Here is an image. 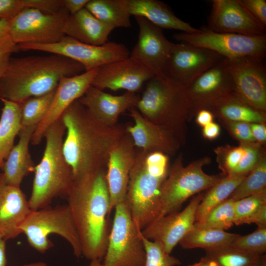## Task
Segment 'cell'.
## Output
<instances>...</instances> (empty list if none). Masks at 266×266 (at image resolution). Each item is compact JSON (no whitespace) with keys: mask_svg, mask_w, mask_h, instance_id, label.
Instances as JSON below:
<instances>
[{"mask_svg":"<svg viewBox=\"0 0 266 266\" xmlns=\"http://www.w3.org/2000/svg\"><path fill=\"white\" fill-rule=\"evenodd\" d=\"M60 118L66 131L63 152L74 179L106 168L111 150L127 132L126 125L108 127L100 123L78 100Z\"/></svg>","mask_w":266,"mask_h":266,"instance_id":"obj_1","label":"cell"},{"mask_svg":"<svg viewBox=\"0 0 266 266\" xmlns=\"http://www.w3.org/2000/svg\"><path fill=\"white\" fill-rule=\"evenodd\" d=\"M66 197L80 238L82 255L90 261H101L112 226L108 219L111 210L106 168L74 179Z\"/></svg>","mask_w":266,"mask_h":266,"instance_id":"obj_2","label":"cell"},{"mask_svg":"<svg viewBox=\"0 0 266 266\" xmlns=\"http://www.w3.org/2000/svg\"><path fill=\"white\" fill-rule=\"evenodd\" d=\"M85 71L80 64L55 54L10 59L0 79V100L17 103L56 90L63 76H72Z\"/></svg>","mask_w":266,"mask_h":266,"instance_id":"obj_3","label":"cell"},{"mask_svg":"<svg viewBox=\"0 0 266 266\" xmlns=\"http://www.w3.org/2000/svg\"><path fill=\"white\" fill-rule=\"evenodd\" d=\"M168 170L167 155L136 150L125 201L141 231L159 217L161 191Z\"/></svg>","mask_w":266,"mask_h":266,"instance_id":"obj_4","label":"cell"},{"mask_svg":"<svg viewBox=\"0 0 266 266\" xmlns=\"http://www.w3.org/2000/svg\"><path fill=\"white\" fill-rule=\"evenodd\" d=\"M148 120L166 130L186 144L191 105L187 86L166 75H155L146 84L135 107Z\"/></svg>","mask_w":266,"mask_h":266,"instance_id":"obj_5","label":"cell"},{"mask_svg":"<svg viewBox=\"0 0 266 266\" xmlns=\"http://www.w3.org/2000/svg\"><path fill=\"white\" fill-rule=\"evenodd\" d=\"M65 127L59 118L46 130V145L42 159L35 166L30 208L36 210L50 205L59 197H66L74 180L72 169L63 152Z\"/></svg>","mask_w":266,"mask_h":266,"instance_id":"obj_6","label":"cell"},{"mask_svg":"<svg viewBox=\"0 0 266 266\" xmlns=\"http://www.w3.org/2000/svg\"><path fill=\"white\" fill-rule=\"evenodd\" d=\"M210 162L209 157H204L184 166L182 154L178 156L169 168L162 187L157 219L178 211L188 198L209 189L225 176L222 174L209 175L204 172L203 167Z\"/></svg>","mask_w":266,"mask_h":266,"instance_id":"obj_7","label":"cell"},{"mask_svg":"<svg viewBox=\"0 0 266 266\" xmlns=\"http://www.w3.org/2000/svg\"><path fill=\"white\" fill-rule=\"evenodd\" d=\"M20 230L26 235L29 245L40 253L53 246L48 236L56 234L68 242L77 258L82 256L79 234L67 204L32 210Z\"/></svg>","mask_w":266,"mask_h":266,"instance_id":"obj_8","label":"cell"},{"mask_svg":"<svg viewBox=\"0 0 266 266\" xmlns=\"http://www.w3.org/2000/svg\"><path fill=\"white\" fill-rule=\"evenodd\" d=\"M173 38L180 42L211 50L231 61H264L266 57V34L247 35L218 33L205 27L195 33H176Z\"/></svg>","mask_w":266,"mask_h":266,"instance_id":"obj_9","label":"cell"},{"mask_svg":"<svg viewBox=\"0 0 266 266\" xmlns=\"http://www.w3.org/2000/svg\"><path fill=\"white\" fill-rule=\"evenodd\" d=\"M103 258V266H144L146 252L140 230L126 201L117 204Z\"/></svg>","mask_w":266,"mask_h":266,"instance_id":"obj_10","label":"cell"},{"mask_svg":"<svg viewBox=\"0 0 266 266\" xmlns=\"http://www.w3.org/2000/svg\"><path fill=\"white\" fill-rule=\"evenodd\" d=\"M18 47L19 51H39L67 58L82 65L85 71L126 59L130 55L127 47L121 43L107 41L102 45L95 46L67 35L54 43H25L18 45Z\"/></svg>","mask_w":266,"mask_h":266,"instance_id":"obj_11","label":"cell"},{"mask_svg":"<svg viewBox=\"0 0 266 266\" xmlns=\"http://www.w3.org/2000/svg\"><path fill=\"white\" fill-rule=\"evenodd\" d=\"M69 15L64 7L53 14L25 9L9 21L12 38L17 45L58 42L65 35L64 28Z\"/></svg>","mask_w":266,"mask_h":266,"instance_id":"obj_12","label":"cell"},{"mask_svg":"<svg viewBox=\"0 0 266 266\" xmlns=\"http://www.w3.org/2000/svg\"><path fill=\"white\" fill-rule=\"evenodd\" d=\"M191 105L190 120L202 109H208L234 94L233 84L225 59L204 71L187 87Z\"/></svg>","mask_w":266,"mask_h":266,"instance_id":"obj_13","label":"cell"},{"mask_svg":"<svg viewBox=\"0 0 266 266\" xmlns=\"http://www.w3.org/2000/svg\"><path fill=\"white\" fill-rule=\"evenodd\" d=\"M223 58L206 48L183 42L174 43L164 74L187 87Z\"/></svg>","mask_w":266,"mask_h":266,"instance_id":"obj_14","label":"cell"},{"mask_svg":"<svg viewBox=\"0 0 266 266\" xmlns=\"http://www.w3.org/2000/svg\"><path fill=\"white\" fill-rule=\"evenodd\" d=\"M225 61L236 96L251 106L266 113V70L264 61L226 59Z\"/></svg>","mask_w":266,"mask_h":266,"instance_id":"obj_15","label":"cell"},{"mask_svg":"<svg viewBox=\"0 0 266 266\" xmlns=\"http://www.w3.org/2000/svg\"><path fill=\"white\" fill-rule=\"evenodd\" d=\"M204 193L194 196L186 207L162 216L141 231L146 238L161 243L166 252L170 254L177 244L194 227L199 204Z\"/></svg>","mask_w":266,"mask_h":266,"instance_id":"obj_16","label":"cell"},{"mask_svg":"<svg viewBox=\"0 0 266 266\" xmlns=\"http://www.w3.org/2000/svg\"><path fill=\"white\" fill-rule=\"evenodd\" d=\"M134 18L139 28L138 38L130 57L140 63L155 75H164L174 43L166 37L162 29L145 18Z\"/></svg>","mask_w":266,"mask_h":266,"instance_id":"obj_17","label":"cell"},{"mask_svg":"<svg viewBox=\"0 0 266 266\" xmlns=\"http://www.w3.org/2000/svg\"><path fill=\"white\" fill-rule=\"evenodd\" d=\"M207 29L218 33L262 35L265 29L240 0H213Z\"/></svg>","mask_w":266,"mask_h":266,"instance_id":"obj_18","label":"cell"},{"mask_svg":"<svg viewBox=\"0 0 266 266\" xmlns=\"http://www.w3.org/2000/svg\"><path fill=\"white\" fill-rule=\"evenodd\" d=\"M98 68L72 76H63L56 88L49 110L43 121L36 127L31 142L39 144L47 129L60 118L63 113L74 101L80 98L92 86Z\"/></svg>","mask_w":266,"mask_h":266,"instance_id":"obj_19","label":"cell"},{"mask_svg":"<svg viewBox=\"0 0 266 266\" xmlns=\"http://www.w3.org/2000/svg\"><path fill=\"white\" fill-rule=\"evenodd\" d=\"M154 75L146 66L129 57L99 67L92 86L101 90H125L135 93Z\"/></svg>","mask_w":266,"mask_h":266,"instance_id":"obj_20","label":"cell"},{"mask_svg":"<svg viewBox=\"0 0 266 266\" xmlns=\"http://www.w3.org/2000/svg\"><path fill=\"white\" fill-rule=\"evenodd\" d=\"M136 151L133 139L127 132L110 151L106 165V178L111 210L125 200Z\"/></svg>","mask_w":266,"mask_h":266,"instance_id":"obj_21","label":"cell"},{"mask_svg":"<svg viewBox=\"0 0 266 266\" xmlns=\"http://www.w3.org/2000/svg\"><path fill=\"white\" fill-rule=\"evenodd\" d=\"M139 99L135 93L126 92L121 95H112L91 86L78 100L99 122L113 127L118 124L121 114L135 108Z\"/></svg>","mask_w":266,"mask_h":266,"instance_id":"obj_22","label":"cell"},{"mask_svg":"<svg viewBox=\"0 0 266 266\" xmlns=\"http://www.w3.org/2000/svg\"><path fill=\"white\" fill-rule=\"evenodd\" d=\"M129 110L134 124L126 125V130L136 148L148 152H162L169 157L177 152L181 146L172 133L148 120L136 108Z\"/></svg>","mask_w":266,"mask_h":266,"instance_id":"obj_23","label":"cell"},{"mask_svg":"<svg viewBox=\"0 0 266 266\" xmlns=\"http://www.w3.org/2000/svg\"><path fill=\"white\" fill-rule=\"evenodd\" d=\"M31 211L20 187L0 183V235L5 240L21 233L20 228Z\"/></svg>","mask_w":266,"mask_h":266,"instance_id":"obj_24","label":"cell"},{"mask_svg":"<svg viewBox=\"0 0 266 266\" xmlns=\"http://www.w3.org/2000/svg\"><path fill=\"white\" fill-rule=\"evenodd\" d=\"M36 128H21L18 142L13 146L1 167L0 183L20 187L24 177L34 171L35 166L30 153L29 144Z\"/></svg>","mask_w":266,"mask_h":266,"instance_id":"obj_25","label":"cell"},{"mask_svg":"<svg viewBox=\"0 0 266 266\" xmlns=\"http://www.w3.org/2000/svg\"><path fill=\"white\" fill-rule=\"evenodd\" d=\"M130 15L142 17L161 29L195 33L200 29L177 17L164 2L158 0H126Z\"/></svg>","mask_w":266,"mask_h":266,"instance_id":"obj_26","label":"cell"},{"mask_svg":"<svg viewBox=\"0 0 266 266\" xmlns=\"http://www.w3.org/2000/svg\"><path fill=\"white\" fill-rule=\"evenodd\" d=\"M113 30L84 8L69 15L65 24L64 33L65 35L82 42L100 46L108 41V36Z\"/></svg>","mask_w":266,"mask_h":266,"instance_id":"obj_27","label":"cell"},{"mask_svg":"<svg viewBox=\"0 0 266 266\" xmlns=\"http://www.w3.org/2000/svg\"><path fill=\"white\" fill-rule=\"evenodd\" d=\"M208 110L220 120L249 124H266V113L248 105L235 94L220 100Z\"/></svg>","mask_w":266,"mask_h":266,"instance_id":"obj_28","label":"cell"},{"mask_svg":"<svg viewBox=\"0 0 266 266\" xmlns=\"http://www.w3.org/2000/svg\"><path fill=\"white\" fill-rule=\"evenodd\" d=\"M238 235L224 230L194 226L179 244L185 249L201 248L206 252L214 251L230 247Z\"/></svg>","mask_w":266,"mask_h":266,"instance_id":"obj_29","label":"cell"},{"mask_svg":"<svg viewBox=\"0 0 266 266\" xmlns=\"http://www.w3.org/2000/svg\"><path fill=\"white\" fill-rule=\"evenodd\" d=\"M0 117V170L14 146L16 137L21 129V109L19 103L5 99Z\"/></svg>","mask_w":266,"mask_h":266,"instance_id":"obj_30","label":"cell"},{"mask_svg":"<svg viewBox=\"0 0 266 266\" xmlns=\"http://www.w3.org/2000/svg\"><path fill=\"white\" fill-rule=\"evenodd\" d=\"M85 8L98 19L112 28L131 27L126 0H89Z\"/></svg>","mask_w":266,"mask_h":266,"instance_id":"obj_31","label":"cell"},{"mask_svg":"<svg viewBox=\"0 0 266 266\" xmlns=\"http://www.w3.org/2000/svg\"><path fill=\"white\" fill-rule=\"evenodd\" d=\"M248 174L225 176L210 188L199 204L195 222L202 220L212 209L227 200Z\"/></svg>","mask_w":266,"mask_h":266,"instance_id":"obj_32","label":"cell"},{"mask_svg":"<svg viewBox=\"0 0 266 266\" xmlns=\"http://www.w3.org/2000/svg\"><path fill=\"white\" fill-rule=\"evenodd\" d=\"M205 256L213 260L218 266H266L265 255L231 247L206 252Z\"/></svg>","mask_w":266,"mask_h":266,"instance_id":"obj_33","label":"cell"},{"mask_svg":"<svg viewBox=\"0 0 266 266\" xmlns=\"http://www.w3.org/2000/svg\"><path fill=\"white\" fill-rule=\"evenodd\" d=\"M55 91L28 98L19 103L21 128L37 127L43 121L49 110Z\"/></svg>","mask_w":266,"mask_h":266,"instance_id":"obj_34","label":"cell"},{"mask_svg":"<svg viewBox=\"0 0 266 266\" xmlns=\"http://www.w3.org/2000/svg\"><path fill=\"white\" fill-rule=\"evenodd\" d=\"M265 192H266V152L262 156L256 166L246 175L229 198L235 201L250 196Z\"/></svg>","mask_w":266,"mask_h":266,"instance_id":"obj_35","label":"cell"},{"mask_svg":"<svg viewBox=\"0 0 266 266\" xmlns=\"http://www.w3.org/2000/svg\"><path fill=\"white\" fill-rule=\"evenodd\" d=\"M234 200L229 198L212 209L194 227L226 230L234 225Z\"/></svg>","mask_w":266,"mask_h":266,"instance_id":"obj_36","label":"cell"},{"mask_svg":"<svg viewBox=\"0 0 266 266\" xmlns=\"http://www.w3.org/2000/svg\"><path fill=\"white\" fill-rule=\"evenodd\" d=\"M266 204V192L234 201V225L249 224L251 218Z\"/></svg>","mask_w":266,"mask_h":266,"instance_id":"obj_37","label":"cell"},{"mask_svg":"<svg viewBox=\"0 0 266 266\" xmlns=\"http://www.w3.org/2000/svg\"><path fill=\"white\" fill-rule=\"evenodd\" d=\"M140 236L146 252L144 266H175L181 264L177 258L167 253L160 242Z\"/></svg>","mask_w":266,"mask_h":266,"instance_id":"obj_38","label":"cell"},{"mask_svg":"<svg viewBox=\"0 0 266 266\" xmlns=\"http://www.w3.org/2000/svg\"><path fill=\"white\" fill-rule=\"evenodd\" d=\"M230 247L264 254L266 252V227H258L255 231L247 235L239 234Z\"/></svg>","mask_w":266,"mask_h":266,"instance_id":"obj_39","label":"cell"},{"mask_svg":"<svg viewBox=\"0 0 266 266\" xmlns=\"http://www.w3.org/2000/svg\"><path fill=\"white\" fill-rule=\"evenodd\" d=\"M244 152V148L240 143L235 147L226 145L217 148L215 153L222 174L225 176L230 175L239 164Z\"/></svg>","mask_w":266,"mask_h":266,"instance_id":"obj_40","label":"cell"},{"mask_svg":"<svg viewBox=\"0 0 266 266\" xmlns=\"http://www.w3.org/2000/svg\"><path fill=\"white\" fill-rule=\"evenodd\" d=\"M239 143L244 148V154L237 167L230 175L249 173L256 166L262 156L266 152L264 144L256 142Z\"/></svg>","mask_w":266,"mask_h":266,"instance_id":"obj_41","label":"cell"},{"mask_svg":"<svg viewBox=\"0 0 266 266\" xmlns=\"http://www.w3.org/2000/svg\"><path fill=\"white\" fill-rule=\"evenodd\" d=\"M220 121L231 135L239 143L256 142L251 133L250 124L227 120Z\"/></svg>","mask_w":266,"mask_h":266,"instance_id":"obj_42","label":"cell"},{"mask_svg":"<svg viewBox=\"0 0 266 266\" xmlns=\"http://www.w3.org/2000/svg\"><path fill=\"white\" fill-rule=\"evenodd\" d=\"M27 8H31V0H0V20L9 21Z\"/></svg>","mask_w":266,"mask_h":266,"instance_id":"obj_43","label":"cell"},{"mask_svg":"<svg viewBox=\"0 0 266 266\" xmlns=\"http://www.w3.org/2000/svg\"><path fill=\"white\" fill-rule=\"evenodd\" d=\"M249 13L264 28L266 27V0H240Z\"/></svg>","mask_w":266,"mask_h":266,"instance_id":"obj_44","label":"cell"},{"mask_svg":"<svg viewBox=\"0 0 266 266\" xmlns=\"http://www.w3.org/2000/svg\"><path fill=\"white\" fill-rule=\"evenodd\" d=\"M0 51L13 53L19 50L14 42L10 31L9 21L0 20Z\"/></svg>","mask_w":266,"mask_h":266,"instance_id":"obj_45","label":"cell"},{"mask_svg":"<svg viewBox=\"0 0 266 266\" xmlns=\"http://www.w3.org/2000/svg\"><path fill=\"white\" fill-rule=\"evenodd\" d=\"M251 133L255 141L261 144H265L266 141V124H250Z\"/></svg>","mask_w":266,"mask_h":266,"instance_id":"obj_46","label":"cell"},{"mask_svg":"<svg viewBox=\"0 0 266 266\" xmlns=\"http://www.w3.org/2000/svg\"><path fill=\"white\" fill-rule=\"evenodd\" d=\"M89 1V0H62V6L72 15L85 8Z\"/></svg>","mask_w":266,"mask_h":266,"instance_id":"obj_47","label":"cell"},{"mask_svg":"<svg viewBox=\"0 0 266 266\" xmlns=\"http://www.w3.org/2000/svg\"><path fill=\"white\" fill-rule=\"evenodd\" d=\"M221 128L219 124L212 122L203 127L202 133L203 137L208 140H214L220 135Z\"/></svg>","mask_w":266,"mask_h":266,"instance_id":"obj_48","label":"cell"},{"mask_svg":"<svg viewBox=\"0 0 266 266\" xmlns=\"http://www.w3.org/2000/svg\"><path fill=\"white\" fill-rule=\"evenodd\" d=\"M195 121L197 124L201 127L213 122L214 115L209 110L202 109L199 110L196 115Z\"/></svg>","mask_w":266,"mask_h":266,"instance_id":"obj_49","label":"cell"},{"mask_svg":"<svg viewBox=\"0 0 266 266\" xmlns=\"http://www.w3.org/2000/svg\"><path fill=\"white\" fill-rule=\"evenodd\" d=\"M256 224L258 227H266V204L263 205L249 221V224Z\"/></svg>","mask_w":266,"mask_h":266,"instance_id":"obj_50","label":"cell"},{"mask_svg":"<svg viewBox=\"0 0 266 266\" xmlns=\"http://www.w3.org/2000/svg\"><path fill=\"white\" fill-rule=\"evenodd\" d=\"M12 53L0 51V79L3 76L8 67Z\"/></svg>","mask_w":266,"mask_h":266,"instance_id":"obj_51","label":"cell"},{"mask_svg":"<svg viewBox=\"0 0 266 266\" xmlns=\"http://www.w3.org/2000/svg\"><path fill=\"white\" fill-rule=\"evenodd\" d=\"M5 241L0 235V266H6Z\"/></svg>","mask_w":266,"mask_h":266,"instance_id":"obj_52","label":"cell"},{"mask_svg":"<svg viewBox=\"0 0 266 266\" xmlns=\"http://www.w3.org/2000/svg\"><path fill=\"white\" fill-rule=\"evenodd\" d=\"M188 266H218L212 260L206 257H202L198 262L194 264Z\"/></svg>","mask_w":266,"mask_h":266,"instance_id":"obj_53","label":"cell"},{"mask_svg":"<svg viewBox=\"0 0 266 266\" xmlns=\"http://www.w3.org/2000/svg\"><path fill=\"white\" fill-rule=\"evenodd\" d=\"M21 266H48L47 264L42 261L35 262L31 263L25 264Z\"/></svg>","mask_w":266,"mask_h":266,"instance_id":"obj_54","label":"cell"},{"mask_svg":"<svg viewBox=\"0 0 266 266\" xmlns=\"http://www.w3.org/2000/svg\"><path fill=\"white\" fill-rule=\"evenodd\" d=\"M88 266H103L101 261L99 260H93L91 261V262Z\"/></svg>","mask_w":266,"mask_h":266,"instance_id":"obj_55","label":"cell"}]
</instances>
